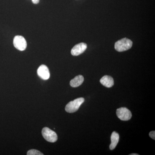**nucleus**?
<instances>
[{
	"label": "nucleus",
	"mask_w": 155,
	"mask_h": 155,
	"mask_svg": "<svg viewBox=\"0 0 155 155\" xmlns=\"http://www.w3.org/2000/svg\"><path fill=\"white\" fill-rule=\"evenodd\" d=\"M130 155H139L138 154H137V153H132V154H130Z\"/></svg>",
	"instance_id": "4468645a"
},
{
	"label": "nucleus",
	"mask_w": 155,
	"mask_h": 155,
	"mask_svg": "<svg viewBox=\"0 0 155 155\" xmlns=\"http://www.w3.org/2000/svg\"><path fill=\"white\" fill-rule=\"evenodd\" d=\"M116 115L118 118L122 121H128L132 117V114L130 111L125 107H121L117 109Z\"/></svg>",
	"instance_id": "39448f33"
},
{
	"label": "nucleus",
	"mask_w": 155,
	"mask_h": 155,
	"mask_svg": "<svg viewBox=\"0 0 155 155\" xmlns=\"http://www.w3.org/2000/svg\"><path fill=\"white\" fill-rule=\"evenodd\" d=\"M38 75L41 79L46 80L50 77V73L48 68L45 65L40 66L37 70Z\"/></svg>",
	"instance_id": "0eeeda50"
},
{
	"label": "nucleus",
	"mask_w": 155,
	"mask_h": 155,
	"mask_svg": "<svg viewBox=\"0 0 155 155\" xmlns=\"http://www.w3.org/2000/svg\"><path fill=\"white\" fill-rule=\"evenodd\" d=\"M32 3L34 4H37L39 2V0H31Z\"/></svg>",
	"instance_id": "ddd939ff"
},
{
	"label": "nucleus",
	"mask_w": 155,
	"mask_h": 155,
	"mask_svg": "<svg viewBox=\"0 0 155 155\" xmlns=\"http://www.w3.org/2000/svg\"><path fill=\"white\" fill-rule=\"evenodd\" d=\"M87 45L84 43H80L75 45L71 50L72 55L77 56L82 54L86 50Z\"/></svg>",
	"instance_id": "423d86ee"
},
{
	"label": "nucleus",
	"mask_w": 155,
	"mask_h": 155,
	"mask_svg": "<svg viewBox=\"0 0 155 155\" xmlns=\"http://www.w3.org/2000/svg\"><path fill=\"white\" fill-rule=\"evenodd\" d=\"M27 155H43L44 154L36 150H31L28 151Z\"/></svg>",
	"instance_id": "9b49d317"
},
{
	"label": "nucleus",
	"mask_w": 155,
	"mask_h": 155,
	"mask_svg": "<svg viewBox=\"0 0 155 155\" xmlns=\"http://www.w3.org/2000/svg\"><path fill=\"white\" fill-rule=\"evenodd\" d=\"M119 136L116 131H114L111 134V143L110 146V148L111 150H114L116 148L119 141Z\"/></svg>",
	"instance_id": "1a4fd4ad"
},
{
	"label": "nucleus",
	"mask_w": 155,
	"mask_h": 155,
	"mask_svg": "<svg viewBox=\"0 0 155 155\" xmlns=\"http://www.w3.org/2000/svg\"><path fill=\"white\" fill-rule=\"evenodd\" d=\"M100 82L106 87L110 88L114 85V80L113 78L109 75H105L100 80Z\"/></svg>",
	"instance_id": "6e6552de"
},
{
	"label": "nucleus",
	"mask_w": 155,
	"mask_h": 155,
	"mask_svg": "<svg viewBox=\"0 0 155 155\" xmlns=\"http://www.w3.org/2000/svg\"><path fill=\"white\" fill-rule=\"evenodd\" d=\"M42 134L44 138L51 143H54L58 140V135L57 134L51 130L48 127H44L42 130Z\"/></svg>",
	"instance_id": "7ed1b4c3"
},
{
	"label": "nucleus",
	"mask_w": 155,
	"mask_h": 155,
	"mask_svg": "<svg viewBox=\"0 0 155 155\" xmlns=\"http://www.w3.org/2000/svg\"><path fill=\"white\" fill-rule=\"evenodd\" d=\"M149 135L150 137H151L153 139H155V131L154 130V131H151L150 132Z\"/></svg>",
	"instance_id": "f8f14e48"
},
{
	"label": "nucleus",
	"mask_w": 155,
	"mask_h": 155,
	"mask_svg": "<svg viewBox=\"0 0 155 155\" xmlns=\"http://www.w3.org/2000/svg\"><path fill=\"white\" fill-rule=\"evenodd\" d=\"M84 80V78L82 75H78L75 78L71 80L70 82V85L73 87H78L82 84Z\"/></svg>",
	"instance_id": "9d476101"
},
{
	"label": "nucleus",
	"mask_w": 155,
	"mask_h": 155,
	"mask_svg": "<svg viewBox=\"0 0 155 155\" xmlns=\"http://www.w3.org/2000/svg\"><path fill=\"white\" fill-rule=\"evenodd\" d=\"M13 43L14 47L19 51H24L27 47V42L25 38L20 35H17L14 37Z\"/></svg>",
	"instance_id": "20e7f679"
},
{
	"label": "nucleus",
	"mask_w": 155,
	"mask_h": 155,
	"mask_svg": "<svg viewBox=\"0 0 155 155\" xmlns=\"http://www.w3.org/2000/svg\"><path fill=\"white\" fill-rule=\"evenodd\" d=\"M133 42L129 39L124 38L115 43V48L119 52L124 51L132 47Z\"/></svg>",
	"instance_id": "f257e3e1"
},
{
	"label": "nucleus",
	"mask_w": 155,
	"mask_h": 155,
	"mask_svg": "<svg viewBox=\"0 0 155 155\" xmlns=\"http://www.w3.org/2000/svg\"><path fill=\"white\" fill-rule=\"evenodd\" d=\"M84 101V99L83 97L78 98L74 101H71L66 105L65 110L67 113H75L78 110Z\"/></svg>",
	"instance_id": "f03ea898"
}]
</instances>
